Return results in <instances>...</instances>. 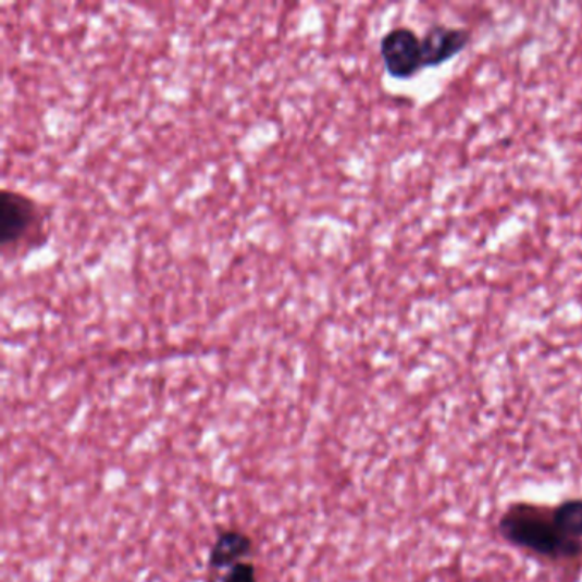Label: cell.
<instances>
[{
    "instance_id": "obj_1",
    "label": "cell",
    "mask_w": 582,
    "mask_h": 582,
    "mask_svg": "<svg viewBox=\"0 0 582 582\" xmlns=\"http://www.w3.org/2000/svg\"><path fill=\"white\" fill-rule=\"evenodd\" d=\"M504 540L550 560H571L582 554V542L564 527L557 507L512 504L499 521Z\"/></svg>"
},
{
    "instance_id": "obj_2",
    "label": "cell",
    "mask_w": 582,
    "mask_h": 582,
    "mask_svg": "<svg viewBox=\"0 0 582 582\" xmlns=\"http://www.w3.org/2000/svg\"><path fill=\"white\" fill-rule=\"evenodd\" d=\"M47 218L40 203L16 190L0 194V248L5 258L21 257L44 245Z\"/></svg>"
},
{
    "instance_id": "obj_3",
    "label": "cell",
    "mask_w": 582,
    "mask_h": 582,
    "mask_svg": "<svg viewBox=\"0 0 582 582\" xmlns=\"http://www.w3.org/2000/svg\"><path fill=\"white\" fill-rule=\"evenodd\" d=\"M381 57L389 76L395 79H410L425 67L422 38L412 29L401 26L383 36Z\"/></svg>"
},
{
    "instance_id": "obj_4",
    "label": "cell",
    "mask_w": 582,
    "mask_h": 582,
    "mask_svg": "<svg viewBox=\"0 0 582 582\" xmlns=\"http://www.w3.org/2000/svg\"><path fill=\"white\" fill-rule=\"evenodd\" d=\"M470 44V32L448 26H432L422 38L425 67H439L453 57L463 52Z\"/></svg>"
},
{
    "instance_id": "obj_5",
    "label": "cell",
    "mask_w": 582,
    "mask_h": 582,
    "mask_svg": "<svg viewBox=\"0 0 582 582\" xmlns=\"http://www.w3.org/2000/svg\"><path fill=\"white\" fill-rule=\"evenodd\" d=\"M255 550L253 538L242 530H224L219 533L210 548L209 567L214 571L231 569L236 564L245 562Z\"/></svg>"
},
{
    "instance_id": "obj_6",
    "label": "cell",
    "mask_w": 582,
    "mask_h": 582,
    "mask_svg": "<svg viewBox=\"0 0 582 582\" xmlns=\"http://www.w3.org/2000/svg\"><path fill=\"white\" fill-rule=\"evenodd\" d=\"M221 582H258L257 567L248 560L236 564L227 569Z\"/></svg>"
}]
</instances>
